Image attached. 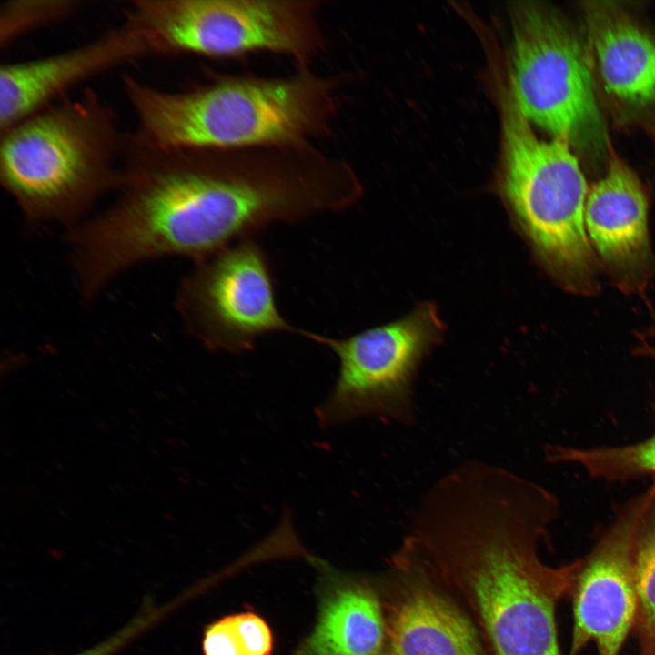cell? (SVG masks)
Returning <instances> with one entry per match:
<instances>
[{
	"instance_id": "4",
	"label": "cell",
	"mask_w": 655,
	"mask_h": 655,
	"mask_svg": "<svg viewBox=\"0 0 655 655\" xmlns=\"http://www.w3.org/2000/svg\"><path fill=\"white\" fill-rule=\"evenodd\" d=\"M499 190L512 220L547 273L566 291H599L585 227L587 181L571 146L538 138L511 96L503 97Z\"/></svg>"
},
{
	"instance_id": "19",
	"label": "cell",
	"mask_w": 655,
	"mask_h": 655,
	"mask_svg": "<svg viewBox=\"0 0 655 655\" xmlns=\"http://www.w3.org/2000/svg\"><path fill=\"white\" fill-rule=\"evenodd\" d=\"M202 649L204 655H246L233 615L206 627Z\"/></svg>"
},
{
	"instance_id": "13",
	"label": "cell",
	"mask_w": 655,
	"mask_h": 655,
	"mask_svg": "<svg viewBox=\"0 0 655 655\" xmlns=\"http://www.w3.org/2000/svg\"><path fill=\"white\" fill-rule=\"evenodd\" d=\"M586 15L606 89L630 105H654L655 39L611 5L589 3Z\"/></svg>"
},
{
	"instance_id": "9",
	"label": "cell",
	"mask_w": 655,
	"mask_h": 655,
	"mask_svg": "<svg viewBox=\"0 0 655 655\" xmlns=\"http://www.w3.org/2000/svg\"><path fill=\"white\" fill-rule=\"evenodd\" d=\"M650 495V486L623 505L590 552L580 558L569 594L572 632L567 655H579L589 644L594 645L597 655H620L634 631L635 536Z\"/></svg>"
},
{
	"instance_id": "17",
	"label": "cell",
	"mask_w": 655,
	"mask_h": 655,
	"mask_svg": "<svg viewBox=\"0 0 655 655\" xmlns=\"http://www.w3.org/2000/svg\"><path fill=\"white\" fill-rule=\"evenodd\" d=\"M82 0H7L0 7V48L37 29L63 22L86 8Z\"/></svg>"
},
{
	"instance_id": "12",
	"label": "cell",
	"mask_w": 655,
	"mask_h": 655,
	"mask_svg": "<svg viewBox=\"0 0 655 655\" xmlns=\"http://www.w3.org/2000/svg\"><path fill=\"white\" fill-rule=\"evenodd\" d=\"M150 55L139 35L122 22L99 36L43 57L0 67V130L66 97L74 87Z\"/></svg>"
},
{
	"instance_id": "7",
	"label": "cell",
	"mask_w": 655,
	"mask_h": 655,
	"mask_svg": "<svg viewBox=\"0 0 655 655\" xmlns=\"http://www.w3.org/2000/svg\"><path fill=\"white\" fill-rule=\"evenodd\" d=\"M443 335L444 324L432 302H421L401 318L345 338L303 330L302 337L330 348L339 364L334 388L317 408L319 421L331 426L376 416L412 422L415 375Z\"/></svg>"
},
{
	"instance_id": "21",
	"label": "cell",
	"mask_w": 655,
	"mask_h": 655,
	"mask_svg": "<svg viewBox=\"0 0 655 655\" xmlns=\"http://www.w3.org/2000/svg\"><path fill=\"white\" fill-rule=\"evenodd\" d=\"M653 324L648 331L644 333L647 340L640 341L635 352L644 357L655 358V317H653Z\"/></svg>"
},
{
	"instance_id": "14",
	"label": "cell",
	"mask_w": 655,
	"mask_h": 655,
	"mask_svg": "<svg viewBox=\"0 0 655 655\" xmlns=\"http://www.w3.org/2000/svg\"><path fill=\"white\" fill-rule=\"evenodd\" d=\"M381 595L363 581L339 582L322 599L317 622L298 655H387Z\"/></svg>"
},
{
	"instance_id": "15",
	"label": "cell",
	"mask_w": 655,
	"mask_h": 655,
	"mask_svg": "<svg viewBox=\"0 0 655 655\" xmlns=\"http://www.w3.org/2000/svg\"><path fill=\"white\" fill-rule=\"evenodd\" d=\"M546 457L552 463L579 466L590 477L609 482L655 477V430L646 439L624 446L590 448L548 446Z\"/></svg>"
},
{
	"instance_id": "8",
	"label": "cell",
	"mask_w": 655,
	"mask_h": 655,
	"mask_svg": "<svg viewBox=\"0 0 655 655\" xmlns=\"http://www.w3.org/2000/svg\"><path fill=\"white\" fill-rule=\"evenodd\" d=\"M175 306L187 334L210 351L244 353L269 334L303 332L280 312L269 257L253 237L194 261Z\"/></svg>"
},
{
	"instance_id": "11",
	"label": "cell",
	"mask_w": 655,
	"mask_h": 655,
	"mask_svg": "<svg viewBox=\"0 0 655 655\" xmlns=\"http://www.w3.org/2000/svg\"><path fill=\"white\" fill-rule=\"evenodd\" d=\"M648 215L640 178L612 157L606 175L589 189L585 227L598 264L626 294L644 292L654 274Z\"/></svg>"
},
{
	"instance_id": "16",
	"label": "cell",
	"mask_w": 655,
	"mask_h": 655,
	"mask_svg": "<svg viewBox=\"0 0 655 655\" xmlns=\"http://www.w3.org/2000/svg\"><path fill=\"white\" fill-rule=\"evenodd\" d=\"M640 519L634 544L639 655H655V481Z\"/></svg>"
},
{
	"instance_id": "6",
	"label": "cell",
	"mask_w": 655,
	"mask_h": 655,
	"mask_svg": "<svg viewBox=\"0 0 655 655\" xmlns=\"http://www.w3.org/2000/svg\"><path fill=\"white\" fill-rule=\"evenodd\" d=\"M510 96L522 116L553 138L600 156L607 136L581 42L552 11L511 8Z\"/></svg>"
},
{
	"instance_id": "3",
	"label": "cell",
	"mask_w": 655,
	"mask_h": 655,
	"mask_svg": "<svg viewBox=\"0 0 655 655\" xmlns=\"http://www.w3.org/2000/svg\"><path fill=\"white\" fill-rule=\"evenodd\" d=\"M0 131V184L29 224L68 231L117 188L128 132L92 88Z\"/></svg>"
},
{
	"instance_id": "20",
	"label": "cell",
	"mask_w": 655,
	"mask_h": 655,
	"mask_svg": "<svg viewBox=\"0 0 655 655\" xmlns=\"http://www.w3.org/2000/svg\"><path fill=\"white\" fill-rule=\"evenodd\" d=\"M233 616L246 655H271L273 636L264 619L254 612Z\"/></svg>"
},
{
	"instance_id": "2",
	"label": "cell",
	"mask_w": 655,
	"mask_h": 655,
	"mask_svg": "<svg viewBox=\"0 0 655 655\" xmlns=\"http://www.w3.org/2000/svg\"><path fill=\"white\" fill-rule=\"evenodd\" d=\"M345 76L296 66L284 76L217 75L167 90L129 74L121 78L133 130L165 148L239 149L316 143L332 134Z\"/></svg>"
},
{
	"instance_id": "1",
	"label": "cell",
	"mask_w": 655,
	"mask_h": 655,
	"mask_svg": "<svg viewBox=\"0 0 655 655\" xmlns=\"http://www.w3.org/2000/svg\"><path fill=\"white\" fill-rule=\"evenodd\" d=\"M559 509L545 488L479 461L422 499L404 540L465 609L488 655H565L556 614L580 559L555 567L539 554Z\"/></svg>"
},
{
	"instance_id": "5",
	"label": "cell",
	"mask_w": 655,
	"mask_h": 655,
	"mask_svg": "<svg viewBox=\"0 0 655 655\" xmlns=\"http://www.w3.org/2000/svg\"><path fill=\"white\" fill-rule=\"evenodd\" d=\"M318 0H135L124 20L150 55L233 58L270 53L310 66L326 50Z\"/></svg>"
},
{
	"instance_id": "18",
	"label": "cell",
	"mask_w": 655,
	"mask_h": 655,
	"mask_svg": "<svg viewBox=\"0 0 655 655\" xmlns=\"http://www.w3.org/2000/svg\"><path fill=\"white\" fill-rule=\"evenodd\" d=\"M176 605V601L162 606L146 603L140 612L117 632L96 646L75 655H115L138 635L165 618Z\"/></svg>"
},
{
	"instance_id": "10",
	"label": "cell",
	"mask_w": 655,
	"mask_h": 655,
	"mask_svg": "<svg viewBox=\"0 0 655 655\" xmlns=\"http://www.w3.org/2000/svg\"><path fill=\"white\" fill-rule=\"evenodd\" d=\"M393 655H488L465 609L406 541L392 556L382 591Z\"/></svg>"
},
{
	"instance_id": "22",
	"label": "cell",
	"mask_w": 655,
	"mask_h": 655,
	"mask_svg": "<svg viewBox=\"0 0 655 655\" xmlns=\"http://www.w3.org/2000/svg\"><path fill=\"white\" fill-rule=\"evenodd\" d=\"M387 655H393V654H391V653H389V652L388 651Z\"/></svg>"
}]
</instances>
